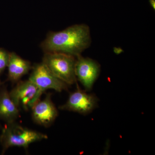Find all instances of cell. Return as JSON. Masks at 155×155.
<instances>
[{"mask_svg":"<svg viewBox=\"0 0 155 155\" xmlns=\"http://www.w3.org/2000/svg\"><path fill=\"white\" fill-rule=\"evenodd\" d=\"M91 43L88 25L76 24L61 31L50 32L41 47L45 53H63L76 57L88 48Z\"/></svg>","mask_w":155,"mask_h":155,"instance_id":"obj_1","label":"cell"},{"mask_svg":"<svg viewBox=\"0 0 155 155\" xmlns=\"http://www.w3.org/2000/svg\"><path fill=\"white\" fill-rule=\"evenodd\" d=\"M48 138L46 134L23 127L15 122L7 123L0 135L2 154L9 148L17 147L26 149L31 143Z\"/></svg>","mask_w":155,"mask_h":155,"instance_id":"obj_2","label":"cell"},{"mask_svg":"<svg viewBox=\"0 0 155 155\" xmlns=\"http://www.w3.org/2000/svg\"><path fill=\"white\" fill-rule=\"evenodd\" d=\"M76 58L60 52L45 53L43 63L56 77L67 85L76 83L75 74Z\"/></svg>","mask_w":155,"mask_h":155,"instance_id":"obj_3","label":"cell"},{"mask_svg":"<svg viewBox=\"0 0 155 155\" xmlns=\"http://www.w3.org/2000/svg\"><path fill=\"white\" fill-rule=\"evenodd\" d=\"M43 93L32 81L28 79L19 81L9 92V95L18 108L21 107L25 110H28L39 101Z\"/></svg>","mask_w":155,"mask_h":155,"instance_id":"obj_4","label":"cell"},{"mask_svg":"<svg viewBox=\"0 0 155 155\" xmlns=\"http://www.w3.org/2000/svg\"><path fill=\"white\" fill-rule=\"evenodd\" d=\"M98 105V99L95 95L87 93L78 86L77 90L69 95L67 102L59 109L86 115L91 113Z\"/></svg>","mask_w":155,"mask_h":155,"instance_id":"obj_5","label":"cell"},{"mask_svg":"<svg viewBox=\"0 0 155 155\" xmlns=\"http://www.w3.org/2000/svg\"><path fill=\"white\" fill-rule=\"evenodd\" d=\"M28 79L42 93L48 89L59 92L68 89V85L56 77L43 62L33 67Z\"/></svg>","mask_w":155,"mask_h":155,"instance_id":"obj_6","label":"cell"},{"mask_svg":"<svg viewBox=\"0 0 155 155\" xmlns=\"http://www.w3.org/2000/svg\"><path fill=\"white\" fill-rule=\"evenodd\" d=\"M76 58L75 74L76 78L87 91L91 90L101 72V65L91 58L81 55Z\"/></svg>","mask_w":155,"mask_h":155,"instance_id":"obj_7","label":"cell"},{"mask_svg":"<svg viewBox=\"0 0 155 155\" xmlns=\"http://www.w3.org/2000/svg\"><path fill=\"white\" fill-rule=\"evenodd\" d=\"M32 119L35 123L47 127L51 125L58 116V110L48 94L39 101L31 108Z\"/></svg>","mask_w":155,"mask_h":155,"instance_id":"obj_8","label":"cell"},{"mask_svg":"<svg viewBox=\"0 0 155 155\" xmlns=\"http://www.w3.org/2000/svg\"><path fill=\"white\" fill-rule=\"evenodd\" d=\"M8 79L13 82H18L32 68L30 62L22 59L14 52L10 53L8 66Z\"/></svg>","mask_w":155,"mask_h":155,"instance_id":"obj_9","label":"cell"},{"mask_svg":"<svg viewBox=\"0 0 155 155\" xmlns=\"http://www.w3.org/2000/svg\"><path fill=\"white\" fill-rule=\"evenodd\" d=\"M19 116V108L11 99L5 87L0 89V119L7 123L15 122Z\"/></svg>","mask_w":155,"mask_h":155,"instance_id":"obj_10","label":"cell"},{"mask_svg":"<svg viewBox=\"0 0 155 155\" xmlns=\"http://www.w3.org/2000/svg\"><path fill=\"white\" fill-rule=\"evenodd\" d=\"M10 54L8 51L0 48V75L8 67Z\"/></svg>","mask_w":155,"mask_h":155,"instance_id":"obj_11","label":"cell"},{"mask_svg":"<svg viewBox=\"0 0 155 155\" xmlns=\"http://www.w3.org/2000/svg\"><path fill=\"white\" fill-rule=\"evenodd\" d=\"M149 2L151 6L154 10H155V0H149Z\"/></svg>","mask_w":155,"mask_h":155,"instance_id":"obj_12","label":"cell"},{"mask_svg":"<svg viewBox=\"0 0 155 155\" xmlns=\"http://www.w3.org/2000/svg\"><path fill=\"white\" fill-rule=\"evenodd\" d=\"M2 82H1V81H0V89H1V88H2L1 87H2Z\"/></svg>","mask_w":155,"mask_h":155,"instance_id":"obj_13","label":"cell"}]
</instances>
